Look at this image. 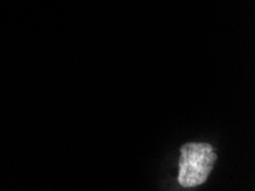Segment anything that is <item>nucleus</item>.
Masks as SVG:
<instances>
[{
    "label": "nucleus",
    "mask_w": 255,
    "mask_h": 191,
    "mask_svg": "<svg viewBox=\"0 0 255 191\" xmlns=\"http://www.w3.org/2000/svg\"><path fill=\"white\" fill-rule=\"evenodd\" d=\"M216 162L213 147L208 143H187L181 148L177 181L183 188L206 182Z\"/></svg>",
    "instance_id": "f257e3e1"
}]
</instances>
